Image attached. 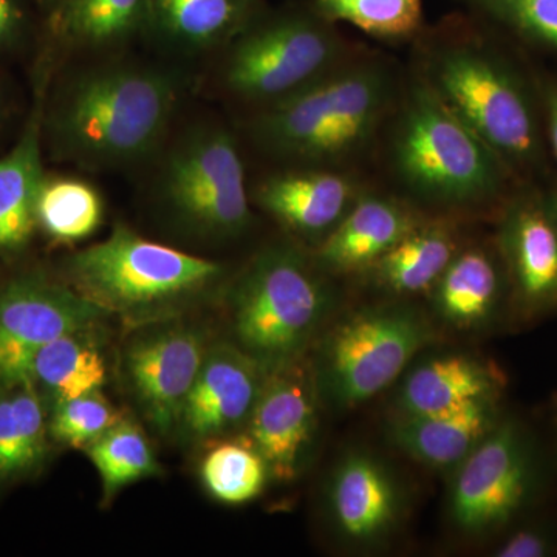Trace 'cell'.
Masks as SVG:
<instances>
[{
    "mask_svg": "<svg viewBox=\"0 0 557 557\" xmlns=\"http://www.w3.org/2000/svg\"><path fill=\"white\" fill-rule=\"evenodd\" d=\"M412 67L435 97L507 164L519 183L536 182L548 161L537 76L530 78L485 22L453 14L412 44Z\"/></svg>",
    "mask_w": 557,
    "mask_h": 557,
    "instance_id": "1",
    "label": "cell"
},
{
    "mask_svg": "<svg viewBox=\"0 0 557 557\" xmlns=\"http://www.w3.org/2000/svg\"><path fill=\"white\" fill-rule=\"evenodd\" d=\"M403 76L391 58L362 49L298 94L259 110L251 137L295 166L358 171L379 152Z\"/></svg>",
    "mask_w": 557,
    "mask_h": 557,
    "instance_id": "2",
    "label": "cell"
},
{
    "mask_svg": "<svg viewBox=\"0 0 557 557\" xmlns=\"http://www.w3.org/2000/svg\"><path fill=\"white\" fill-rule=\"evenodd\" d=\"M380 149L397 196L417 209L497 211L519 185L507 164L442 104L412 67L403 76Z\"/></svg>",
    "mask_w": 557,
    "mask_h": 557,
    "instance_id": "3",
    "label": "cell"
},
{
    "mask_svg": "<svg viewBox=\"0 0 557 557\" xmlns=\"http://www.w3.org/2000/svg\"><path fill=\"white\" fill-rule=\"evenodd\" d=\"M180 100L177 76L138 65L81 73L46 115L54 152L84 166H115L160 145Z\"/></svg>",
    "mask_w": 557,
    "mask_h": 557,
    "instance_id": "4",
    "label": "cell"
},
{
    "mask_svg": "<svg viewBox=\"0 0 557 557\" xmlns=\"http://www.w3.org/2000/svg\"><path fill=\"white\" fill-rule=\"evenodd\" d=\"M67 284L129 329L182 318L223 288L226 269L116 225L108 239L70 256Z\"/></svg>",
    "mask_w": 557,
    "mask_h": 557,
    "instance_id": "5",
    "label": "cell"
},
{
    "mask_svg": "<svg viewBox=\"0 0 557 557\" xmlns=\"http://www.w3.org/2000/svg\"><path fill=\"white\" fill-rule=\"evenodd\" d=\"M327 276L296 244L263 248L226 287L234 344L269 373L299 362L332 310Z\"/></svg>",
    "mask_w": 557,
    "mask_h": 557,
    "instance_id": "6",
    "label": "cell"
},
{
    "mask_svg": "<svg viewBox=\"0 0 557 557\" xmlns=\"http://www.w3.org/2000/svg\"><path fill=\"white\" fill-rule=\"evenodd\" d=\"M336 25L313 3L260 16L230 44L226 89L260 109L306 89L362 50Z\"/></svg>",
    "mask_w": 557,
    "mask_h": 557,
    "instance_id": "7",
    "label": "cell"
},
{
    "mask_svg": "<svg viewBox=\"0 0 557 557\" xmlns=\"http://www.w3.org/2000/svg\"><path fill=\"white\" fill-rule=\"evenodd\" d=\"M431 341L426 318L408 304L354 311L321 341L318 392L335 408H357L394 384Z\"/></svg>",
    "mask_w": 557,
    "mask_h": 557,
    "instance_id": "8",
    "label": "cell"
},
{
    "mask_svg": "<svg viewBox=\"0 0 557 557\" xmlns=\"http://www.w3.org/2000/svg\"><path fill=\"white\" fill-rule=\"evenodd\" d=\"M161 199L183 228L209 239H236L251 228V199L239 145L222 127L180 141L164 163Z\"/></svg>",
    "mask_w": 557,
    "mask_h": 557,
    "instance_id": "9",
    "label": "cell"
},
{
    "mask_svg": "<svg viewBox=\"0 0 557 557\" xmlns=\"http://www.w3.org/2000/svg\"><path fill=\"white\" fill-rule=\"evenodd\" d=\"M542 482L544 465L536 440L516 418L502 417L454 469L450 522L468 536L497 533L530 508Z\"/></svg>",
    "mask_w": 557,
    "mask_h": 557,
    "instance_id": "10",
    "label": "cell"
},
{
    "mask_svg": "<svg viewBox=\"0 0 557 557\" xmlns=\"http://www.w3.org/2000/svg\"><path fill=\"white\" fill-rule=\"evenodd\" d=\"M132 330L121 354L124 383L150 426L164 437L177 434L183 406L211 341L182 318Z\"/></svg>",
    "mask_w": 557,
    "mask_h": 557,
    "instance_id": "11",
    "label": "cell"
},
{
    "mask_svg": "<svg viewBox=\"0 0 557 557\" xmlns=\"http://www.w3.org/2000/svg\"><path fill=\"white\" fill-rule=\"evenodd\" d=\"M496 247L511 306L534 319L557 310V186L519 183L497 209Z\"/></svg>",
    "mask_w": 557,
    "mask_h": 557,
    "instance_id": "12",
    "label": "cell"
},
{
    "mask_svg": "<svg viewBox=\"0 0 557 557\" xmlns=\"http://www.w3.org/2000/svg\"><path fill=\"white\" fill-rule=\"evenodd\" d=\"M109 314L69 284L24 273L0 285V388L27 383L36 351Z\"/></svg>",
    "mask_w": 557,
    "mask_h": 557,
    "instance_id": "13",
    "label": "cell"
},
{
    "mask_svg": "<svg viewBox=\"0 0 557 557\" xmlns=\"http://www.w3.org/2000/svg\"><path fill=\"white\" fill-rule=\"evenodd\" d=\"M318 398L314 373L302 359L267 376L245 428L271 478L289 482L306 468L317 442Z\"/></svg>",
    "mask_w": 557,
    "mask_h": 557,
    "instance_id": "14",
    "label": "cell"
},
{
    "mask_svg": "<svg viewBox=\"0 0 557 557\" xmlns=\"http://www.w3.org/2000/svg\"><path fill=\"white\" fill-rule=\"evenodd\" d=\"M267 376L269 372L237 344L211 343L183 406L177 435L200 443L247 426Z\"/></svg>",
    "mask_w": 557,
    "mask_h": 557,
    "instance_id": "15",
    "label": "cell"
},
{
    "mask_svg": "<svg viewBox=\"0 0 557 557\" xmlns=\"http://www.w3.org/2000/svg\"><path fill=\"white\" fill-rule=\"evenodd\" d=\"M368 189L359 171L293 166L263 178L251 200L289 233L319 245Z\"/></svg>",
    "mask_w": 557,
    "mask_h": 557,
    "instance_id": "16",
    "label": "cell"
},
{
    "mask_svg": "<svg viewBox=\"0 0 557 557\" xmlns=\"http://www.w3.org/2000/svg\"><path fill=\"white\" fill-rule=\"evenodd\" d=\"M405 507L394 472L372 454H347L330 475L329 516L339 537L354 547L384 544L405 518Z\"/></svg>",
    "mask_w": 557,
    "mask_h": 557,
    "instance_id": "17",
    "label": "cell"
},
{
    "mask_svg": "<svg viewBox=\"0 0 557 557\" xmlns=\"http://www.w3.org/2000/svg\"><path fill=\"white\" fill-rule=\"evenodd\" d=\"M421 219L420 211L397 194L369 188L317 245L313 258L330 276L364 274Z\"/></svg>",
    "mask_w": 557,
    "mask_h": 557,
    "instance_id": "18",
    "label": "cell"
},
{
    "mask_svg": "<svg viewBox=\"0 0 557 557\" xmlns=\"http://www.w3.org/2000/svg\"><path fill=\"white\" fill-rule=\"evenodd\" d=\"M49 67L35 84L30 115L16 145L0 157V256L17 255L30 244L36 226V200L46 178V91Z\"/></svg>",
    "mask_w": 557,
    "mask_h": 557,
    "instance_id": "19",
    "label": "cell"
},
{
    "mask_svg": "<svg viewBox=\"0 0 557 557\" xmlns=\"http://www.w3.org/2000/svg\"><path fill=\"white\" fill-rule=\"evenodd\" d=\"M432 309L456 330L486 327L500 313L505 299L511 302L504 260L496 242L460 247L442 276L429 289Z\"/></svg>",
    "mask_w": 557,
    "mask_h": 557,
    "instance_id": "20",
    "label": "cell"
},
{
    "mask_svg": "<svg viewBox=\"0 0 557 557\" xmlns=\"http://www.w3.org/2000/svg\"><path fill=\"white\" fill-rule=\"evenodd\" d=\"M498 399H480L429 416H397L388 426V437L418 463L454 471L504 417Z\"/></svg>",
    "mask_w": 557,
    "mask_h": 557,
    "instance_id": "21",
    "label": "cell"
},
{
    "mask_svg": "<svg viewBox=\"0 0 557 557\" xmlns=\"http://www.w3.org/2000/svg\"><path fill=\"white\" fill-rule=\"evenodd\" d=\"M504 376L469 355H442L410 370L399 386L398 416H429L486 398H500Z\"/></svg>",
    "mask_w": 557,
    "mask_h": 557,
    "instance_id": "22",
    "label": "cell"
},
{
    "mask_svg": "<svg viewBox=\"0 0 557 557\" xmlns=\"http://www.w3.org/2000/svg\"><path fill=\"white\" fill-rule=\"evenodd\" d=\"M101 324L60 336L36 351L30 383L49 410L67 399L102 391L109 381V358Z\"/></svg>",
    "mask_w": 557,
    "mask_h": 557,
    "instance_id": "23",
    "label": "cell"
},
{
    "mask_svg": "<svg viewBox=\"0 0 557 557\" xmlns=\"http://www.w3.org/2000/svg\"><path fill=\"white\" fill-rule=\"evenodd\" d=\"M260 16V0H146V27L185 50L230 46Z\"/></svg>",
    "mask_w": 557,
    "mask_h": 557,
    "instance_id": "24",
    "label": "cell"
},
{
    "mask_svg": "<svg viewBox=\"0 0 557 557\" xmlns=\"http://www.w3.org/2000/svg\"><path fill=\"white\" fill-rule=\"evenodd\" d=\"M460 247L456 223L423 218L362 276L395 298L429 293Z\"/></svg>",
    "mask_w": 557,
    "mask_h": 557,
    "instance_id": "25",
    "label": "cell"
},
{
    "mask_svg": "<svg viewBox=\"0 0 557 557\" xmlns=\"http://www.w3.org/2000/svg\"><path fill=\"white\" fill-rule=\"evenodd\" d=\"M50 445L49 408L35 387L0 388V491L38 474Z\"/></svg>",
    "mask_w": 557,
    "mask_h": 557,
    "instance_id": "26",
    "label": "cell"
},
{
    "mask_svg": "<svg viewBox=\"0 0 557 557\" xmlns=\"http://www.w3.org/2000/svg\"><path fill=\"white\" fill-rule=\"evenodd\" d=\"M104 218L100 193L87 182L46 175L36 200V226L57 244L94 236Z\"/></svg>",
    "mask_w": 557,
    "mask_h": 557,
    "instance_id": "27",
    "label": "cell"
},
{
    "mask_svg": "<svg viewBox=\"0 0 557 557\" xmlns=\"http://www.w3.org/2000/svg\"><path fill=\"white\" fill-rule=\"evenodd\" d=\"M102 483V502L110 504L124 487L163 474L143 429L124 417L84 449Z\"/></svg>",
    "mask_w": 557,
    "mask_h": 557,
    "instance_id": "28",
    "label": "cell"
},
{
    "mask_svg": "<svg viewBox=\"0 0 557 557\" xmlns=\"http://www.w3.org/2000/svg\"><path fill=\"white\" fill-rule=\"evenodd\" d=\"M319 14L333 24H348L370 38L403 46L426 30L423 0H313Z\"/></svg>",
    "mask_w": 557,
    "mask_h": 557,
    "instance_id": "29",
    "label": "cell"
},
{
    "mask_svg": "<svg viewBox=\"0 0 557 557\" xmlns=\"http://www.w3.org/2000/svg\"><path fill=\"white\" fill-rule=\"evenodd\" d=\"M54 16L76 46H115L146 27V0H62Z\"/></svg>",
    "mask_w": 557,
    "mask_h": 557,
    "instance_id": "30",
    "label": "cell"
},
{
    "mask_svg": "<svg viewBox=\"0 0 557 557\" xmlns=\"http://www.w3.org/2000/svg\"><path fill=\"white\" fill-rule=\"evenodd\" d=\"M201 482L215 500L242 505L255 500L270 478L269 467L248 440L218 443L200 468Z\"/></svg>",
    "mask_w": 557,
    "mask_h": 557,
    "instance_id": "31",
    "label": "cell"
},
{
    "mask_svg": "<svg viewBox=\"0 0 557 557\" xmlns=\"http://www.w3.org/2000/svg\"><path fill=\"white\" fill-rule=\"evenodd\" d=\"M490 28L557 53V0H456Z\"/></svg>",
    "mask_w": 557,
    "mask_h": 557,
    "instance_id": "32",
    "label": "cell"
},
{
    "mask_svg": "<svg viewBox=\"0 0 557 557\" xmlns=\"http://www.w3.org/2000/svg\"><path fill=\"white\" fill-rule=\"evenodd\" d=\"M102 391L67 399L49 410L51 443L84 450L123 420Z\"/></svg>",
    "mask_w": 557,
    "mask_h": 557,
    "instance_id": "33",
    "label": "cell"
},
{
    "mask_svg": "<svg viewBox=\"0 0 557 557\" xmlns=\"http://www.w3.org/2000/svg\"><path fill=\"white\" fill-rule=\"evenodd\" d=\"M556 552V537L548 528H519L496 549L498 557H545Z\"/></svg>",
    "mask_w": 557,
    "mask_h": 557,
    "instance_id": "34",
    "label": "cell"
},
{
    "mask_svg": "<svg viewBox=\"0 0 557 557\" xmlns=\"http://www.w3.org/2000/svg\"><path fill=\"white\" fill-rule=\"evenodd\" d=\"M27 30V14L21 0H0V53L20 46Z\"/></svg>",
    "mask_w": 557,
    "mask_h": 557,
    "instance_id": "35",
    "label": "cell"
},
{
    "mask_svg": "<svg viewBox=\"0 0 557 557\" xmlns=\"http://www.w3.org/2000/svg\"><path fill=\"white\" fill-rule=\"evenodd\" d=\"M539 94H541L542 112H544L545 134L548 150L557 164V78L537 76Z\"/></svg>",
    "mask_w": 557,
    "mask_h": 557,
    "instance_id": "36",
    "label": "cell"
},
{
    "mask_svg": "<svg viewBox=\"0 0 557 557\" xmlns=\"http://www.w3.org/2000/svg\"><path fill=\"white\" fill-rule=\"evenodd\" d=\"M39 5L47 11H51V13L57 14L58 10H60L62 0H38Z\"/></svg>",
    "mask_w": 557,
    "mask_h": 557,
    "instance_id": "37",
    "label": "cell"
}]
</instances>
